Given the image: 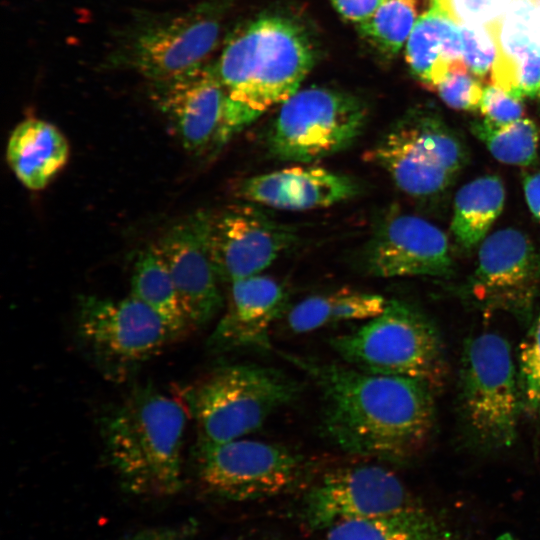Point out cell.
Returning a JSON list of instances; mask_svg holds the SVG:
<instances>
[{
	"label": "cell",
	"instance_id": "cell-1",
	"mask_svg": "<svg viewBox=\"0 0 540 540\" xmlns=\"http://www.w3.org/2000/svg\"><path fill=\"white\" fill-rule=\"evenodd\" d=\"M281 355L318 388L320 428L338 449L402 463L427 446L435 425L434 391L428 384L409 377L366 373L346 363Z\"/></svg>",
	"mask_w": 540,
	"mask_h": 540
},
{
	"label": "cell",
	"instance_id": "cell-2",
	"mask_svg": "<svg viewBox=\"0 0 540 540\" xmlns=\"http://www.w3.org/2000/svg\"><path fill=\"white\" fill-rule=\"evenodd\" d=\"M188 414L185 401L147 385L102 418L105 454L123 488L145 496L179 492Z\"/></svg>",
	"mask_w": 540,
	"mask_h": 540
},
{
	"label": "cell",
	"instance_id": "cell-3",
	"mask_svg": "<svg viewBox=\"0 0 540 540\" xmlns=\"http://www.w3.org/2000/svg\"><path fill=\"white\" fill-rule=\"evenodd\" d=\"M313 63L304 28L287 17L268 15L236 29L214 67L233 100L262 114L298 91Z\"/></svg>",
	"mask_w": 540,
	"mask_h": 540
},
{
	"label": "cell",
	"instance_id": "cell-4",
	"mask_svg": "<svg viewBox=\"0 0 540 540\" xmlns=\"http://www.w3.org/2000/svg\"><path fill=\"white\" fill-rule=\"evenodd\" d=\"M329 344L344 363L366 373L417 379L434 392L446 381L448 367L436 326L403 300H387L381 313L332 337Z\"/></svg>",
	"mask_w": 540,
	"mask_h": 540
},
{
	"label": "cell",
	"instance_id": "cell-5",
	"mask_svg": "<svg viewBox=\"0 0 540 540\" xmlns=\"http://www.w3.org/2000/svg\"><path fill=\"white\" fill-rule=\"evenodd\" d=\"M231 0H207L174 13L137 15L118 35L105 65L161 82L207 62Z\"/></svg>",
	"mask_w": 540,
	"mask_h": 540
},
{
	"label": "cell",
	"instance_id": "cell-6",
	"mask_svg": "<svg viewBox=\"0 0 540 540\" xmlns=\"http://www.w3.org/2000/svg\"><path fill=\"white\" fill-rule=\"evenodd\" d=\"M301 393L297 380L258 364L214 369L183 393L198 433V443H221L260 429L267 419Z\"/></svg>",
	"mask_w": 540,
	"mask_h": 540
},
{
	"label": "cell",
	"instance_id": "cell-7",
	"mask_svg": "<svg viewBox=\"0 0 540 540\" xmlns=\"http://www.w3.org/2000/svg\"><path fill=\"white\" fill-rule=\"evenodd\" d=\"M521 412L518 370L508 341L493 332L468 338L458 378V413L467 442L483 452L510 448Z\"/></svg>",
	"mask_w": 540,
	"mask_h": 540
},
{
	"label": "cell",
	"instance_id": "cell-8",
	"mask_svg": "<svg viewBox=\"0 0 540 540\" xmlns=\"http://www.w3.org/2000/svg\"><path fill=\"white\" fill-rule=\"evenodd\" d=\"M399 190L424 200L448 189L467 162L462 139L430 109L408 111L367 153Z\"/></svg>",
	"mask_w": 540,
	"mask_h": 540
},
{
	"label": "cell",
	"instance_id": "cell-9",
	"mask_svg": "<svg viewBox=\"0 0 540 540\" xmlns=\"http://www.w3.org/2000/svg\"><path fill=\"white\" fill-rule=\"evenodd\" d=\"M281 104L266 136L269 154L280 161L311 163L343 151L368 120L360 98L331 88L298 90Z\"/></svg>",
	"mask_w": 540,
	"mask_h": 540
},
{
	"label": "cell",
	"instance_id": "cell-10",
	"mask_svg": "<svg viewBox=\"0 0 540 540\" xmlns=\"http://www.w3.org/2000/svg\"><path fill=\"white\" fill-rule=\"evenodd\" d=\"M151 96L182 147L197 157L215 155L261 115L233 100L208 62L151 83Z\"/></svg>",
	"mask_w": 540,
	"mask_h": 540
},
{
	"label": "cell",
	"instance_id": "cell-11",
	"mask_svg": "<svg viewBox=\"0 0 540 540\" xmlns=\"http://www.w3.org/2000/svg\"><path fill=\"white\" fill-rule=\"evenodd\" d=\"M78 336L104 374L121 380L175 339L163 319L132 295L81 296Z\"/></svg>",
	"mask_w": 540,
	"mask_h": 540
},
{
	"label": "cell",
	"instance_id": "cell-12",
	"mask_svg": "<svg viewBox=\"0 0 540 540\" xmlns=\"http://www.w3.org/2000/svg\"><path fill=\"white\" fill-rule=\"evenodd\" d=\"M196 470L201 484L230 501L277 496L304 478L305 458L277 443L239 438L221 443H198Z\"/></svg>",
	"mask_w": 540,
	"mask_h": 540
},
{
	"label": "cell",
	"instance_id": "cell-13",
	"mask_svg": "<svg viewBox=\"0 0 540 540\" xmlns=\"http://www.w3.org/2000/svg\"><path fill=\"white\" fill-rule=\"evenodd\" d=\"M540 293V247L523 231L503 228L480 244L474 272L463 287L476 308L502 311L525 322Z\"/></svg>",
	"mask_w": 540,
	"mask_h": 540
},
{
	"label": "cell",
	"instance_id": "cell-14",
	"mask_svg": "<svg viewBox=\"0 0 540 540\" xmlns=\"http://www.w3.org/2000/svg\"><path fill=\"white\" fill-rule=\"evenodd\" d=\"M420 505L403 482L379 465L329 471L306 492L302 520L312 531L339 523L391 514Z\"/></svg>",
	"mask_w": 540,
	"mask_h": 540
},
{
	"label": "cell",
	"instance_id": "cell-15",
	"mask_svg": "<svg viewBox=\"0 0 540 540\" xmlns=\"http://www.w3.org/2000/svg\"><path fill=\"white\" fill-rule=\"evenodd\" d=\"M360 263L365 272L381 278L445 277L453 270L449 240L440 228L419 216L392 210L373 224Z\"/></svg>",
	"mask_w": 540,
	"mask_h": 540
},
{
	"label": "cell",
	"instance_id": "cell-16",
	"mask_svg": "<svg viewBox=\"0 0 540 540\" xmlns=\"http://www.w3.org/2000/svg\"><path fill=\"white\" fill-rule=\"evenodd\" d=\"M297 241L294 227L269 217L251 202L212 215V258L219 280L229 284L260 274Z\"/></svg>",
	"mask_w": 540,
	"mask_h": 540
},
{
	"label": "cell",
	"instance_id": "cell-17",
	"mask_svg": "<svg viewBox=\"0 0 540 540\" xmlns=\"http://www.w3.org/2000/svg\"><path fill=\"white\" fill-rule=\"evenodd\" d=\"M212 215L209 210H197L169 226L153 243L193 328L207 325L223 306L211 253Z\"/></svg>",
	"mask_w": 540,
	"mask_h": 540
},
{
	"label": "cell",
	"instance_id": "cell-18",
	"mask_svg": "<svg viewBox=\"0 0 540 540\" xmlns=\"http://www.w3.org/2000/svg\"><path fill=\"white\" fill-rule=\"evenodd\" d=\"M288 297L286 287L271 276L257 274L232 282L209 348L272 350L270 330L288 311Z\"/></svg>",
	"mask_w": 540,
	"mask_h": 540
},
{
	"label": "cell",
	"instance_id": "cell-19",
	"mask_svg": "<svg viewBox=\"0 0 540 540\" xmlns=\"http://www.w3.org/2000/svg\"><path fill=\"white\" fill-rule=\"evenodd\" d=\"M352 177L314 166H294L242 180L238 197L281 210H310L336 205L360 193Z\"/></svg>",
	"mask_w": 540,
	"mask_h": 540
},
{
	"label": "cell",
	"instance_id": "cell-20",
	"mask_svg": "<svg viewBox=\"0 0 540 540\" xmlns=\"http://www.w3.org/2000/svg\"><path fill=\"white\" fill-rule=\"evenodd\" d=\"M530 0H515L506 13L488 23L497 46L493 85L512 97L540 96V45L530 30Z\"/></svg>",
	"mask_w": 540,
	"mask_h": 540
},
{
	"label": "cell",
	"instance_id": "cell-21",
	"mask_svg": "<svg viewBox=\"0 0 540 540\" xmlns=\"http://www.w3.org/2000/svg\"><path fill=\"white\" fill-rule=\"evenodd\" d=\"M70 146L52 123L39 118L20 122L11 132L6 149L10 169L31 191L47 187L66 166Z\"/></svg>",
	"mask_w": 540,
	"mask_h": 540
},
{
	"label": "cell",
	"instance_id": "cell-22",
	"mask_svg": "<svg viewBox=\"0 0 540 540\" xmlns=\"http://www.w3.org/2000/svg\"><path fill=\"white\" fill-rule=\"evenodd\" d=\"M460 26L434 9L416 21L406 46L411 72L425 87L436 89L450 66L462 58Z\"/></svg>",
	"mask_w": 540,
	"mask_h": 540
},
{
	"label": "cell",
	"instance_id": "cell-23",
	"mask_svg": "<svg viewBox=\"0 0 540 540\" xmlns=\"http://www.w3.org/2000/svg\"><path fill=\"white\" fill-rule=\"evenodd\" d=\"M324 540H461L421 504L391 514L347 521L326 530Z\"/></svg>",
	"mask_w": 540,
	"mask_h": 540
},
{
	"label": "cell",
	"instance_id": "cell-24",
	"mask_svg": "<svg viewBox=\"0 0 540 540\" xmlns=\"http://www.w3.org/2000/svg\"><path fill=\"white\" fill-rule=\"evenodd\" d=\"M387 299L382 295L342 288L309 296L290 307L285 314L286 328L303 334L349 320H368L383 311Z\"/></svg>",
	"mask_w": 540,
	"mask_h": 540
},
{
	"label": "cell",
	"instance_id": "cell-25",
	"mask_svg": "<svg viewBox=\"0 0 540 540\" xmlns=\"http://www.w3.org/2000/svg\"><path fill=\"white\" fill-rule=\"evenodd\" d=\"M505 203V187L496 175L478 177L456 193L450 224L451 233L465 250L476 247L488 236Z\"/></svg>",
	"mask_w": 540,
	"mask_h": 540
},
{
	"label": "cell",
	"instance_id": "cell-26",
	"mask_svg": "<svg viewBox=\"0 0 540 540\" xmlns=\"http://www.w3.org/2000/svg\"><path fill=\"white\" fill-rule=\"evenodd\" d=\"M130 295L155 311L175 338L193 328L172 276L153 244L137 256L132 271Z\"/></svg>",
	"mask_w": 540,
	"mask_h": 540
},
{
	"label": "cell",
	"instance_id": "cell-27",
	"mask_svg": "<svg viewBox=\"0 0 540 540\" xmlns=\"http://www.w3.org/2000/svg\"><path fill=\"white\" fill-rule=\"evenodd\" d=\"M471 132L498 161L517 166H529L538 154L540 130L528 118L495 126L485 120L471 124Z\"/></svg>",
	"mask_w": 540,
	"mask_h": 540
},
{
	"label": "cell",
	"instance_id": "cell-28",
	"mask_svg": "<svg viewBox=\"0 0 540 540\" xmlns=\"http://www.w3.org/2000/svg\"><path fill=\"white\" fill-rule=\"evenodd\" d=\"M416 17L415 0H383L369 17L358 22V31L380 53L391 57L410 36Z\"/></svg>",
	"mask_w": 540,
	"mask_h": 540
},
{
	"label": "cell",
	"instance_id": "cell-29",
	"mask_svg": "<svg viewBox=\"0 0 540 540\" xmlns=\"http://www.w3.org/2000/svg\"><path fill=\"white\" fill-rule=\"evenodd\" d=\"M517 370L523 412L540 419V311L520 343Z\"/></svg>",
	"mask_w": 540,
	"mask_h": 540
},
{
	"label": "cell",
	"instance_id": "cell-30",
	"mask_svg": "<svg viewBox=\"0 0 540 540\" xmlns=\"http://www.w3.org/2000/svg\"><path fill=\"white\" fill-rule=\"evenodd\" d=\"M449 107L474 111L480 108L484 88L480 78L473 74L463 59L455 61L436 89Z\"/></svg>",
	"mask_w": 540,
	"mask_h": 540
},
{
	"label": "cell",
	"instance_id": "cell-31",
	"mask_svg": "<svg viewBox=\"0 0 540 540\" xmlns=\"http://www.w3.org/2000/svg\"><path fill=\"white\" fill-rule=\"evenodd\" d=\"M515 0H432V9L459 25H485L502 17Z\"/></svg>",
	"mask_w": 540,
	"mask_h": 540
},
{
	"label": "cell",
	"instance_id": "cell-32",
	"mask_svg": "<svg viewBox=\"0 0 540 540\" xmlns=\"http://www.w3.org/2000/svg\"><path fill=\"white\" fill-rule=\"evenodd\" d=\"M462 36V58L469 70L479 78L491 73L497 56L494 35L485 25H459Z\"/></svg>",
	"mask_w": 540,
	"mask_h": 540
},
{
	"label": "cell",
	"instance_id": "cell-33",
	"mask_svg": "<svg viewBox=\"0 0 540 540\" xmlns=\"http://www.w3.org/2000/svg\"><path fill=\"white\" fill-rule=\"evenodd\" d=\"M480 110L484 120L495 126L506 125L521 119L524 113L520 100L495 85L484 88Z\"/></svg>",
	"mask_w": 540,
	"mask_h": 540
},
{
	"label": "cell",
	"instance_id": "cell-34",
	"mask_svg": "<svg viewBox=\"0 0 540 540\" xmlns=\"http://www.w3.org/2000/svg\"><path fill=\"white\" fill-rule=\"evenodd\" d=\"M196 525L189 520L174 525L151 527L138 531L129 540H194Z\"/></svg>",
	"mask_w": 540,
	"mask_h": 540
},
{
	"label": "cell",
	"instance_id": "cell-35",
	"mask_svg": "<svg viewBox=\"0 0 540 540\" xmlns=\"http://www.w3.org/2000/svg\"><path fill=\"white\" fill-rule=\"evenodd\" d=\"M383 0H331L337 11L356 23L369 17Z\"/></svg>",
	"mask_w": 540,
	"mask_h": 540
},
{
	"label": "cell",
	"instance_id": "cell-36",
	"mask_svg": "<svg viewBox=\"0 0 540 540\" xmlns=\"http://www.w3.org/2000/svg\"><path fill=\"white\" fill-rule=\"evenodd\" d=\"M522 186L528 208L540 222V172L524 174Z\"/></svg>",
	"mask_w": 540,
	"mask_h": 540
},
{
	"label": "cell",
	"instance_id": "cell-37",
	"mask_svg": "<svg viewBox=\"0 0 540 540\" xmlns=\"http://www.w3.org/2000/svg\"><path fill=\"white\" fill-rule=\"evenodd\" d=\"M530 30L536 42L540 45V5H535L530 14Z\"/></svg>",
	"mask_w": 540,
	"mask_h": 540
},
{
	"label": "cell",
	"instance_id": "cell-38",
	"mask_svg": "<svg viewBox=\"0 0 540 540\" xmlns=\"http://www.w3.org/2000/svg\"><path fill=\"white\" fill-rule=\"evenodd\" d=\"M530 1H531L534 5H536L538 0H530Z\"/></svg>",
	"mask_w": 540,
	"mask_h": 540
}]
</instances>
